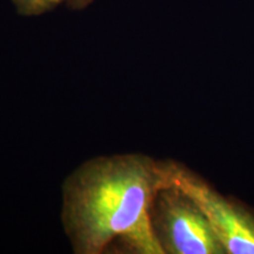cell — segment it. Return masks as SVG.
I'll return each instance as SVG.
<instances>
[{"instance_id": "cell-5", "label": "cell", "mask_w": 254, "mask_h": 254, "mask_svg": "<svg viewBox=\"0 0 254 254\" xmlns=\"http://www.w3.org/2000/svg\"><path fill=\"white\" fill-rule=\"evenodd\" d=\"M93 1L94 0H66L65 4L71 9L80 11V9H84L86 8L87 6H90Z\"/></svg>"}, {"instance_id": "cell-3", "label": "cell", "mask_w": 254, "mask_h": 254, "mask_svg": "<svg viewBox=\"0 0 254 254\" xmlns=\"http://www.w3.org/2000/svg\"><path fill=\"white\" fill-rule=\"evenodd\" d=\"M170 185L182 190L198 206L224 247L225 253L254 254L252 214L228 201L194 173L176 163L171 165Z\"/></svg>"}, {"instance_id": "cell-2", "label": "cell", "mask_w": 254, "mask_h": 254, "mask_svg": "<svg viewBox=\"0 0 254 254\" xmlns=\"http://www.w3.org/2000/svg\"><path fill=\"white\" fill-rule=\"evenodd\" d=\"M152 220L165 253H225L204 213L174 186L165 187L158 193Z\"/></svg>"}, {"instance_id": "cell-1", "label": "cell", "mask_w": 254, "mask_h": 254, "mask_svg": "<svg viewBox=\"0 0 254 254\" xmlns=\"http://www.w3.org/2000/svg\"><path fill=\"white\" fill-rule=\"evenodd\" d=\"M172 161L145 154L95 157L63 184L62 224L75 254H103L122 241L138 254H164L152 209L170 185Z\"/></svg>"}, {"instance_id": "cell-4", "label": "cell", "mask_w": 254, "mask_h": 254, "mask_svg": "<svg viewBox=\"0 0 254 254\" xmlns=\"http://www.w3.org/2000/svg\"><path fill=\"white\" fill-rule=\"evenodd\" d=\"M17 12L24 17H37L45 14L59 5L65 4L66 0H11Z\"/></svg>"}]
</instances>
